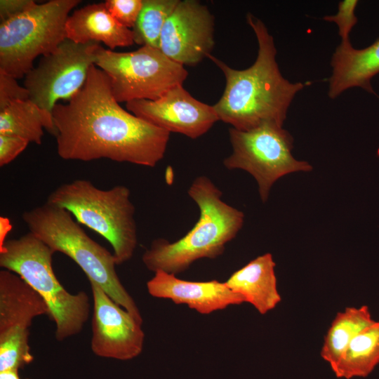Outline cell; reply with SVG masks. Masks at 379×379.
<instances>
[{"label":"cell","instance_id":"cell-20","mask_svg":"<svg viewBox=\"0 0 379 379\" xmlns=\"http://www.w3.org/2000/svg\"><path fill=\"white\" fill-rule=\"evenodd\" d=\"M374 321L366 305L348 307L337 313L326 334L320 352L321 358L330 365L331 370L353 338Z\"/></svg>","mask_w":379,"mask_h":379},{"label":"cell","instance_id":"cell-6","mask_svg":"<svg viewBox=\"0 0 379 379\" xmlns=\"http://www.w3.org/2000/svg\"><path fill=\"white\" fill-rule=\"evenodd\" d=\"M124 185L108 190L77 179L55 188L46 202L67 210L77 221L104 237L112 246L117 265L129 260L138 244L135 206Z\"/></svg>","mask_w":379,"mask_h":379},{"label":"cell","instance_id":"cell-17","mask_svg":"<svg viewBox=\"0 0 379 379\" xmlns=\"http://www.w3.org/2000/svg\"><path fill=\"white\" fill-rule=\"evenodd\" d=\"M65 29L67 39L75 43L102 42L112 51L135 44L132 29L121 25L104 2L74 10L67 20Z\"/></svg>","mask_w":379,"mask_h":379},{"label":"cell","instance_id":"cell-11","mask_svg":"<svg viewBox=\"0 0 379 379\" xmlns=\"http://www.w3.org/2000/svg\"><path fill=\"white\" fill-rule=\"evenodd\" d=\"M214 44V17L207 6L180 0L164 24L159 49L182 66H194L211 55Z\"/></svg>","mask_w":379,"mask_h":379},{"label":"cell","instance_id":"cell-23","mask_svg":"<svg viewBox=\"0 0 379 379\" xmlns=\"http://www.w3.org/2000/svg\"><path fill=\"white\" fill-rule=\"evenodd\" d=\"M29 332L0 334V372L30 364L34 357L28 344Z\"/></svg>","mask_w":379,"mask_h":379},{"label":"cell","instance_id":"cell-3","mask_svg":"<svg viewBox=\"0 0 379 379\" xmlns=\"http://www.w3.org/2000/svg\"><path fill=\"white\" fill-rule=\"evenodd\" d=\"M187 193L199 209V218L177 241L159 238L152 242L142 256V262L152 272L176 274L199 259L218 257L244 225V213L222 199L221 190L209 178L197 177Z\"/></svg>","mask_w":379,"mask_h":379},{"label":"cell","instance_id":"cell-16","mask_svg":"<svg viewBox=\"0 0 379 379\" xmlns=\"http://www.w3.org/2000/svg\"><path fill=\"white\" fill-rule=\"evenodd\" d=\"M48 314L44 299L20 276L0 271V333L29 331L35 317Z\"/></svg>","mask_w":379,"mask_h":379},{"label":"cell","instance_id":"cell-14","mask_svg":"<svg viewBox=\"0 0 379 379\" xmlns=\"http://www.w3.org/2000/svg\"><path fill=\"white\" fill-rule=\"evenodd\" d=\"M147 288L154 298L187 305L202 314L245 302L241 295L229 288L225 282L185 281L161 270L154 272V277L147 282Z\"/></svg>","mask_w":379,"mask_h":379},{"label":"cell","instance_id":"cell-2","mask_svg":"<svg viewBox=\"0 0 379 379\" xmlns=\"http://www.w3.org/2000/svg\"><path fill=\"white\" fill-rule=\"evenodd\" d=\"M246 21L257 39L256 59L248 68L236 69L211 54L208 57L224 74L226 81L222 96L213 106L219 121L238 130L248 131L265 124L282 126L292 100L307 83H292L282 76L274 38L267 27L251 13L246 15Z\"/></svg>","mask_w":379,"mask_h":379},{"label":"cell","instance_id":"cell-18","mask_svg":"<svg viewBox=\"0 0 379 379\" xmlns=\"http://www.w3.org/2000/svg\"><path fill=\"white\" fill-rule=\"evenodd\" d=\"M275 265L272 254L265 253L234 272L225 283L260 314H265L281 300L277 289Z\"/></svg>","mask_w":379,"mask_h":379},{"label":"cell","instance_id":"cell-21","mask_svg":"<svg viewBox=\"0 0 379 379\" xmlns=\"http://www.w3.org/2000/svg\"><path fill=\"white\" fill-rule=\"evenodd\" d=\"M379 364V320L361 331L350 342L332 369L338 378L368 376Z\"/></svg>","mask_w":379,"mask_h":379},{"label":"cell","instance_id":"cell-30","mask_svg":"<svg viewBox=\"0 0 379 379\" xmlns=\"http://www.w3.org/2000/svg\"><path fill=\"white\" fill-rule=\"evenodd\" d=\"M16 369L8 370L0 372V379H20Z\"/></svg>","mask_w":379,"mask_h":379},{"label":"cell","instance_id":"cell-29","mask_svg":"<svg viewBox=\"0 0 379 379\" xmlns=\"http://www.w3.org/2000/svg\"><path fill=\"white\" fill-rule=\"evenodd\" d=\"M12 226L8 218L6 217H0V248L6 242V237L8 233L11 231Z\"/></svg>","mask_w":379,"mask_h":379},{"label":"cell","instance_id":"cell-8","mask_svg":"<svg viewBox=\"0 0 379 379\" xmlns=\"http://www.w3.org/2000/svg\"><path fill=\"white\" fill-rule=\"evenodd\" d=\"M95 65L107 76L118 102L157 100L182 85L188 75L184 66L148 46L131 52H116L99 44Z\"/></svg>","mask_w":379,"mask_h":379},{"label":"cell","instance_id":"cell-1","mask_svg":"<svg viewBox=\"0 0 379 379\" xmlns=\"http://www.w3.org/2000/svg\"><path fill=\"white\" fill-rule=\"evenodd\" d=\"M58 156L65 160L117 162L154 167L164 158L170 133L122 108L109 80L93 65L84 86L52 111Z\"/></svg>","mask_w":379,"mask_h":379},{"label":"cell","instance_id":"cell-19","mask_svg":"<svg viewBox=\"0 0 379 379\" xmlns=\"http://www.w3.org/2000/svg\"><path fill=\"white\" fill-rule=\"evenodd\" d=\"M44 128L57 135L53 117L29 99L13 102L0 110V134L15 135L41 145Z\"/></svg>","mask_w":379,"mask_h":379},{"label":"cell","instance_id":"cell-4","mask_svg":"<svg viewBox=\"0 0 379 379\" xmlns=\"http://www.w3.org/2000/svg\"><path fill=\"white\" fill-rule=\"evenodd\" d=\"M22 218L30 232L55 253L76 262L89 282L95 283L117 304L142 324L135 302L121 284L114 254L92 239L67 210L46 202L23 212Z\"/></svg>","mask_w":379,"mask_h":379},{"label":"cell","instance_id":"cell-28","mask_svg":"<svg viewBox=\"0 0 379 379\" xmlns=\"http://www.w3.org/2000/svg\"><path fill=\"white\" fill-rule=\"evenodd\" d=\"M35 4L33 0H1L0 23L22 13Z\"/></svg>","mask_w":379,"mask_h":379},{"label":"cell","instance_id":"cell-10","mask_svg":"<svg viewBox=\"0 0 379 379\" xmlns=\"http://www.w3.org/2000/svg\"><path fill=\"white\" fill-rule=\"evenodd\" d=\"M99 44L66 39L54 51L41 56L37 66L25 76L29 99L52 117L59 100H69L84 86Z\"/></svg>","mask_w":379,"mask_h":379},{"label":"cell","instance_id":"cell-13","mask_svg":"<svg viewBox=\"0 0 379 379\" xmlns=\"http://www.w3.org/2000/svg\"><path fill=\"white\" fill-rule=\"evenodd\" d=\"M126 107L159 128L192 139L203 135L219 121L213 105L194 98L182 85L173 87L154 100L130 101Z\"/></svg>","mask_w":379,"mask_h":379},{"label":"cell","instance_id":"cell-7","mask_svg":"<svg viewBox=\"0 0 379 379\" xmlns=\"http://www.w3.org/2000/svg\"><path fill=\"white\" fill-rule=\"evenodd\" d=\"M79 0L35 4L0 23V72L15 79L26 75L39 55L54 51L67 39L66 22Z\"/></svg>","mask_w":379,"mask_h":379},{"label":"cell","instance_id":"cell-26","mask_svg":"<svg viewBox=\"0 0 379 379\" xmlns=\"http://www.w3.org/2000/svg\"><path fill=\"white\" fill-rule=\"evenodd\" d=\"M17 79L0 72V110L12 102L29 99L27 89L18 84Z\"/></svg>","mask_w":379,"mask_h":379},{"label":"cell","instance_id":"cell-25","mask_svg":"<svg viewBox=\"0 0 379 379\" xmlns=\"http://www.w3.org/2000/svg\"><path fill=\"white\" fill-rule=\"evenodd\" d=\"M358 1L357 0L340 1L337 13L332 15H326L324 18V20L333 22L338 25L341 41H350V33L358 20L354 13Z\"/></svg>","mask_w":379,"mask_h":379},{"label":"cell","instance_id":"cell-9","mask_svg":"<svg viewBox=\"0 0 379 379\" xmlns=\"http://www.w3.org/2000/svg\"><path fill=\"white\" fill-rule=\"evenodd\" d=\"M229 137L232 151L223 160L224 166L249 173L258 183L262 202L267 200L272 186L280 178L312 169L308 162L293 157V138L282 126L265 124L248 131L230 127Z\"/></svg>","mask_w":379,"mask_h":379},{"label":"cell","instance_id":"cell-22","mask_svg":"<svg viewBox=\"0 0 379 379\" xmlns=\"http://www.w3.org/2000/svg\"><path fill=\"white\" fill-rule=\"evenodd\" d=\"M180 0H143V5L132 29L134 43L159 47L164 24Z\"/></svg>","mask_w":379,"mask_h":379},{"label":"cell","instance_id":"cell-15","mask_svg":"<svg viewBox=\"0 0 379 379\" xmlns=\"http://www.w3.org/2000/svg\"><path fill=\"white\" fill-rule=\"evenodd\" d=\"M328 94L334 99L345 91L359 87L375 94L371 84L379 73V38L362 49L352 47L350 41H341L333 53Z\"/></svg>","mask_w":379,"mask_h":379},{"label":"cell","instance_id":"cell-24","mask_svg":"<svg viewBox=\"0 0 379 379\" xmlns=\"http://www.w3.org/2000/svg\"><path fill=\"white\" fill-rule=\"evenodd\" d=\"M110 14L123 26L134 27L143 5V0H107L105 2Z\"/></svg>","mask_w":379,"mask_h":379},{"label":"cell","instance_id":"cell-5","mask_svg":"<svg viewBox=\"0 0 379 379\" xmlns=\"http://www.w3.org/2000/svg\"><path fill=\"white\" fill-rule=\"evenodd\" d=\"M55 252L32 232L6 240L0 248V266L20 276L46 302L61 342L79 333L90 314L88 295L69 293L58 280L53 267Z\"/></svg>","mask_w":379,"mask_h":379},{"label":"cell","instance_id":"cell-27","mask_svg":"<svg viewBox=\"0 0 379 379\" xmlns=\"http://www.w3.org/2000/svg\"><path fill=\"white\" fill-rule=\"evenodd\" d=\"M29 141L11 135L0 134V166L12 162L27 147Z\"/></svg>","mask_w":379,"mask_h":379},{"label":"cell","instance_id":"cell-12","mask_svg":"<svg viewBox=\"0 0 379 379\" xmlns=\"http://www.w3.org/2000/svg\"><path fill=\"white\" fill-rule=\"evenodd\" d=\"M90 284L93 299L92 352L100 357L122 361L138 357L145 340L142 324L95 283Z\"/></svg>","mask_w":379,"mask_h":379}]
</instances>
